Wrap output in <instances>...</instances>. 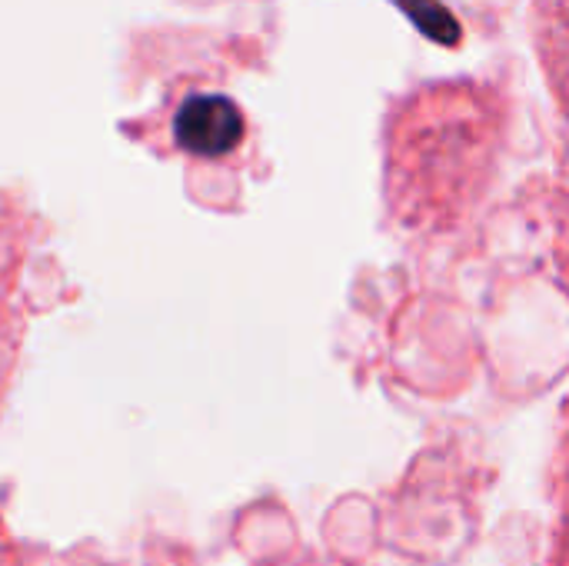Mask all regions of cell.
<instances>
[{"label": "cell", "mask_w": 569, "mask_h": 566, "mask_svg": "<svg viewBox=\"0 0 569 566\" xmlns=\"http://www.w3.org/2000/svg\"><path fill=\"white\" fill-rule=\"evenodd\" d=\"M397 7L437 43H460V23L453 20V13L440 3V0H397Z\"/></svg>", "instance_id": "obj_2"}, {"label": "cell", "mask_w": 569, "mask_h": 566, "mask_svg": "<svg viewBox=\"0 0 569 566\" xmlns=\"http://www.w3.org/2000/svg\"><path fill=\"white\" fill-rule=\"evenodd\" d=\"M173 137L193 157H223L240 143L243 117L233 100L217 93H200L177 110Z\"/></svg>", "instance_id": "obj_1"}]
</instances>
